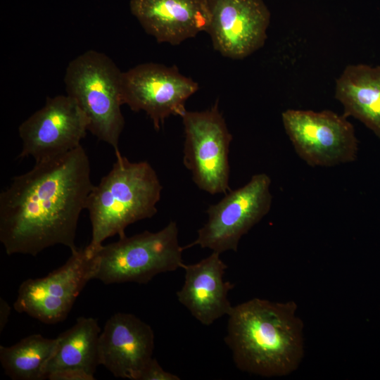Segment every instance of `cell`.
I'll list each match as a JSON object with an SVG mask.
<instances>
[{
	"mask_svg": "<svg viewBox=\"0 0 380 380\" xmlns=\"http://www.w3.org/2000/svg\"><path fill=\"white\" fill-rule=\"evenodd\" d=\"M220 255L213 251L196 263L184 264V284L176 293L178 301L205 326L228 315L233 308L228 294L234 285L224 280L228 267Z\"/></svg>",
	"mask_w": 380,
	"mask_h": 380,
	"instance_id": "5bb4252c",
	"label": "cell"
},
{
	"mask_svg": "<svg viewBox=\"0 0 380 380\" xmlns=\"http://www.w3.org/2000/svg\"><path fill=\"white\" fill-rule=\"evenodd\" d=\"M115 156L111 170L94 186L87 201L91 224L89 245L94 248L108 238L126 236L129 225L155 215L161 196L162 185L148 162H132L120 152Z\"/></svg>",
	"mask_w": 380,
	"mask_h": 380,
	"instance_id": "3957f363",
	"label": "cell"
},
{
	"mask_svg": "<svg viewBox=\"0 0 380 380\" xmlns=\"http://www.w3.org/2000/svg\"><path fill=\"white\" fill-rule=\"evenodd\" d=\"M58 339L34 334L11 346H0V362L5 374L13 380L46 379V367Z\"/></svg>",
	"mask_w": 380,
	"mask_h": 380,
	"instance_id": "ac0fdd59",
	"label": "cell"
},
{
	"mask_svg": "<svg viewBox=\"0 0 380 380\" xmlns=\"http://www.w3.org/2000/svg\"><path fill=\"white\" fill-rule=\"evenodd\" d=\"M303 328L294 301L254 298L233 306L224 340L241 371L284 376L296 371L303 360Z\"/></svg>",
	"mask_w": 380,
	"mask_h": 380,
	"instance_id": "7a4b0ae2",
	"label": "cell"
},
{
	"mask_svg": "<svg viewBox=\"0 0 380 380\" xmlns=\"http://www.w3.org/2000/svg\"><path fill=\"white\" fill-rule=\"evenodd\" d=\"M183 251L174 221L156 232L125 236L99 248L94 279L105 284H146L158 274L182 268Z\"/></svg>",
	"mask_w": 380,
	"mask_h": 380,
	"instance_id": "5b68a950",
	"label": "cell"
},
{
	"mask_svg": "<svg viewBox=\"0 0 380 380\" xmlns=\"http://www.w3.org/2000/svg\"><path fill=\"white\" fill-rule=\"evenodd\" d=\"M281 119L295 151L308 165L328 167L356 160L358 141L344 115L288 109Z\"/></svg>",
	"mask_w": 380,
	"mask_h": 380,
	"instance_id": "9c48e42d",
	"label": "cell"
},
{
	"mask_svg": "<svg viewBox=\"0 0 380 380\" xmlns=\"http://www.w3.org/2000/svg\"><path fill=\"white\" fill-rule=\"evenodd\" d=\"M129 8L141 27L159 43L178 45L206 32L205 0H130Z\"/></svg>",
	"mask_w": 380,
	"mask_h": 380,
	"instance_id": "9a60e30c",
	"label": "cell"
},
{
	"mask_svg": "<svg viewBox=\"0 0 380 380\" xmlns=\"http://www.w3.org/2000/svg\"><path fill=\"white\" fill-rule=\"evenodd\" d=\"M88 129L86 114L72 97H47L44 106L18 127L23 142L18 157L38 162L66 153L81 146Z\"/></svg>",
	"mask_w": 380,
	"mask_h": 380,
	"instance_id": "8fae6325",
	"label": "cell"
},
{
	"mask_svg": "<svg viewBox=\"0 0 380 380\" xmlns=\"http://www.w3.org/2000/svg\"><path fill=\"white\" fill-rule=\"evenodd\" d=\"M213 48L223 56L243 59L267 39L270 12L262 0H205Z\"/></svg>",
	"mask_w": 380,
	"mask_h": 380,
	"instance_id": "7c38bea8",
	"label": "cell"
},
{
	"mask_svg": "<svg viewBox=\"0 0 380 380\" xmlns=\"http://www.w3.org/2000/svg\"><path fill=\"white\" fill-rule=\"evenodd\" d=\"M94 186L82 145L14 177L0 194V241L6 253L36 256L56 245L77 250L79 217Z\"/></svg>",
	"mask_w": 380,
	"mask_h": 380,
	"instance_id": "6da1fadb",
	"label": "cell"
},
{
	"mask_svg": "<svg viewBox=\"0 0 380 380\" xmlns=\"http://www.w3.org/2000/svg\"><path fill=\"white\" fill-rule=\"evenodd\" d=\"M335 97L346 117L357 119L380 138V66L347 65L336 80Z\"/></svg>",
	"mask_w": 380,
	"mask_h": 380,
	"instance_id": "2e32d148",
	"label": "cell"
},
{
	"mask_svg": "<svg viewBox=\"0 0 380 380\" xmlns=\"http://www.w3.org/2000/svg\"><path fill=\"white\" fill-rule=\"evenodd\" d=\"M99 248L89 244L77 248L46 276L25 280L13 303L15 311L45 324L63 321L86 284L94 279Z\"/></svg>",
	"mask_w": 380,
	"mask_h": 380,
	"instance_id": "8992f818",
	"label": "cell"
},
{
	"mask_svg": "<svg viewBox=\"0 0 380 380\" xmlns=\"http://www.w3.org/2000/svg\"><path fill=\"white\" fill-rule=\"evenodd\" d=\"M174 374L167 372L160 365L157 360L153 357L142 371L139 380H179Z\"/></svg>",
	"mask_w": 380,
	"mask_h": 380,
	"instance_id": "d6986e66",
	"label": "cell"
},
{
	"mask_svg": "<svg viewBox=\"0 0 380 380\" xmlns=\"http://www.w3.org/2000/svg\"><path fill=\"white\" fill-rule=\"evenodd\" d=\"M270 186V177L258 173L243 186L225 194L217 203L209 206L207 222L186 248L199 246L219 253L236 251L241 237L269 213Z\"/></svg>",
	"mask_w": 380,
	"mask_h": 380,
	"instance_id": "ba28073f",
	"label": "cell"
},
{
	"mask_svg": "<svg viewBox=\"0 0 380 380\" xmlns=\"http://www.w3.org/2000/svg\"><path fill=\"white\" fill-rule=\"evenodd\" d=\"M11 307L8 303L3 299L0 298V332H2L6 327L9 316L11 315Z\"/></svg>",
	"mask_w": 380,
	"mask_h": 380,
	"instance_id": "44dd1931",
	"label": "cell"
},
{
	"mask_svg": "<svg viewBox=\"0 0 380 380\" xmlns=\"http://www.w3.org/2000/svg\"><path fill=\"white\" fill-rule=\"evenodd\" d=\"M181 118L185 136L183 163L194 182L210 194H227L232 136L219 110L218 101L205 110H186Z\"/></svg>",
	"mask_w": 380,
	"mask_h": 380,
	"instance_id": "52a82bcc",
	"label": "cell"
},
{
	"mask_svg": "<svg viewBox=\"0 0 380 380\" xmlns=\"http://www.w3.org/2000/svg\"><path fill=\"white\" fill-rule=\"evenodd\" d=\"M198 84L182 75L176 66L146 63L137 65L121 76V100L135 112L144 111L159 130L170 115L180 117L186 101Z\"/></svg>",
	"mask_w": 380,
	"mask_h": 380,
	"instance_id": "30bf717a",
	"label": "cell"
},
{
	"mask_svg": "<svg viewBox=\"0 0 380 380\" xmlns=\"http://www.w3.org/2000/svg\"><path fill=\"white\" fill-rule=\"evenodd\" d=\"M49 380H94V375L80 369H64L50 373Z\"/></svg>",
	"mask_w": 380,
	"mask_h": 380,
	"instance_id": "ffe728a7",
	"label": "cell"
},
{
	"mask_svg": "<svg viewBox=\"0 0 380 380\" xmlns=\"http://www.w3.org/2000/svg\"><path fill=\"white\" fill-rule=\"evenodd\" d=\"M154 333L133 314L118 312L106 322L99 341V365L118 378L139 380L153 358Z\"/></svg>",
	"mask_w": 380,
	"mask_h": 380,
	"instance_id": "4fadbf2b",
	"label": "cell"
},
{
	"mask_svg": "<svg viewBox=\"0 0 380 380\" xmlns=\"http://www.w3.org/2000/svg\"><path fill=\"white\" fill-rule=\"evenodd\" d=\"M122 72L105 53L89 50L69 63L64 76L67 95L89 120L88 131L111 146L115 154L120 153L118 143L125 125Z\"/></svg>",
	"mask_w": 380,
	"mask_h": 380,
	"instance_id": "277c9868",
	"label": "cell"
},
{
	"mask_svg": "<svg viewBox=\"0 0 380 380\" xmlns=\"http://www.w3.org/2000/svg\"><path fill=\"white\" fill-rule=\"evenodd\" d=\"M101 328L97 319L80 317L75 324L58 337L56 350L46 367L48 375L64 369H80L94 374L99 366Z\"/></svg>",
	"mask_w": 380,
	"mask_h": 380,
	"instance_id": "e0dca14e",
	"label": "cell"
}]
</instances>
